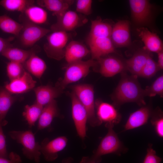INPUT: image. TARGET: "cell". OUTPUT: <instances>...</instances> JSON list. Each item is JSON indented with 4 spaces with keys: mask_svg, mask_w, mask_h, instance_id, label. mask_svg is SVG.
<instances>
[{
    "mask_svg": "<svg viewBox=\"0 0 163 163\" xmlns=\"http://www.w3.org/2000/svg\"><path fill=\"white\" fill-rule=\"evenodd\" d=\"M122 74L121 80L112 96L114 104L118 106L125 103L135 102L139 106L145 105L144 89L140 86L137 77L124 73Z\"/></svg>",
    "mask_w": 163,
    "mask_h": 163,
    "instance_id": "1",
    "label": "cell"
},
{
    "mask_svg": "<svg viewBox=\"0 0 163 163\" xmlns=\"http://www.w3.org/2000/svg\"><path fill=\"white\" fill-rule=\"evenodd\" d=\"M113 128L112 127L107 128V134L102 139L97 148L94 151L91 157L96 163L101 161V157L103 155L113 154L120 156L127 151V149L120 141Z\"/></svg>",
    "mask_w": 163,
    "mask_h": 163,
    "instance_id": "2",
    "label": "cell"
},
{
    "mask_svg": "<svg viewBox=\"0 0 163 163\" xmlns=\"http://www.w3.org/2000/svg\"><path fill=\"white\" fill-rule=\"evenodd\" d=\"M8 134L11 138L22 146L23 155L36 163L40 161V144L36 141L34 134L30 130H12Z\"/></svg>",
    "mask_w": 163,
    "mask_h": 163,
    "instance_id": "3",
    "label": "cell"
},
{
    "mask_svg": "<svg viewBox=\"0 0 163 163\" xmlns=\"http://www.w3.org/2000/svg\"><path fill=\"white\" fill-rule=\"evenodd\" d=\"M73 92L85 109L88 115V122L93 127L100 125L101 123L96 115L94 90L90 85H77L72 87Z\"/></svg>",
    "mask_w": 163,
    "mask_h": 163,
    "instance_id": "4",
    "label": "cell"
},
{
    "mask_svg": "<svg viewBox=\"0 0 163 163\" xmlns=\"http://www.w3.org/2000/svg\"><path fill=\"white\" fill-rule=\"evenodd\" d=\"M97 65V62L92 59L86 61L81 60L68 64L63 78L57 82L55 86L63 90L68 84L86 76L90 68Z\"/></svg>",
    "mask_w": 163,
    "mask_h": 163,
    "instance_id": "5",
    "label": "cell"
},
{
    "mask_svg": "<svg viewBox=\"0 0 163 163\" xmlns=\"http://www.w3.org/2000/svg\"><path fill=\"white\" fill-rule=\"evenodd\" d=\"M69 38L67 32L62 31H53L47 36L43 46L47 56L57 60L63 58Z\"/></svg>",
    "mask_w": 163,
    "mask_h": 163,
    "instance_id": "6",
    "label": "cell"
},
{
    "mask_svg": "<svg viewBox=\"0 0 163 163\" xmlns=\"http://www.w3.org/2000/svg\"><path fill=\"white\" fill-rule=\"evenodd\" d=\"M56 16V22L50 27L52 32H67L81 26L87 21L86 19L82 18L76 12L71 10H67Z\"/></svg>",
    "mask_w": 163,
    "mask_h": 163,
    "instance_id": "7",
    "label": "cell"
},
{
    "mask_svg": "<svg viewBox=\"0 0 163 163\" xmlns=\"http://www.w3.org/2000/svg\"><path fill=\"white\" fill-rule=\"evenodd\" d=\"M72 118L77 133L84 139L86 136L88 115L86 111L73 92L70 94Z\"/></svg>",
    "mask_w": 163,
    "mask_h": 163,
    "instance_id": "8",
    "label": "cell"
},
{
    "mask_svg": "<svg viewBox=\"0 0 163 163\" xmlns=\"http://www.w3.org/2000/svg\"><path fill=\"white\" fill-rule=\"evenodd\" d=\"M22 24L23 27L20 40L22 44L26 47L33 46L51 31L50 29L41 27L28 20L24 21Z\"/></svg>",
    "mask_w": 163,
    "mask_h": 163,
    "instance_id": "9",
    "label": "cell"
},
{
    "mask_svg": "<svg viewBox=\"0 0 163 163\" xmlns=\"http://www.w3.org/2000/svg\"><path fill=\"white\" fill-rule=\"evenodd\" d=\"M68 141L65 136L57 137L51 140L46 138L40 144L41 153L46 161H54L58 158V153L66 147Z\"/></svg>",
    "mask_w": 163,
    "mask_h": 163,
    "instance_id": "10",
    "label": "cell"
},
{
    "mask_svg": "<svg viewBox=\"0 0 163 163\" xmlns=\"http://www.w3.org/2000/svg\"><path fill=\"white\" fill-rule=\"evenodd\" d=\"M92 59L98 60L110 53L115 52L114 45L110 37L87 39Z\"/></svg>",
    "mask_w": 163,
    "mask_h": 163,
    "instance_id": "11",
    "label": "cell"
},
{
    "mask_svg": "<svg viewBox=\"0 0 163 163\" xmlns=\"http://www.w3.org/2000/svg\"><path fill=\"white\" fill-rule=\"evenodd\" d=\"M129 2L134 21L141 25L148 23L152 14V6L149 1L146 0H130Z\"/></svg>",
    "mask_w": 163,
    "mask_h": 163,
    "instance_id": "12",
    "label": "cell"
},
{
    "mask_svg": "<svg viewBox=\"0 0 163 163\" xmlns=\"http://www.w3.org/2000/svg\"><path fill=\"white\" fill-rule=\"evenodd\" d=\"M97 117L101 123H105V126L113 127L121 120V116L114 106L104 102L99 103L97 105Z\"/></svg>",
    "mask_w": 163,
    "mask_h": 163,
    "instance_id": "13",
    "label": "cell"
},
{
    "mask_svg": "<svg viewBox=\"0 0 163 163\" xmlns=\"http://www.w3.org/2000/svg\"><path fill=\"white\" fill-rule=\"evenodd\" d=\"M110 38L115 46H126L131 43L129 23L127 20L118 21L113 27Z\"/></svg>",
    "mask_w": 163,
    "mask_h": 163,
    "instance_id": "14",
    "label": "cell"
},
{
    "mask_svg": "<svg viewBox=\"0 0 163 163\" xmlns=\"http://www.w3.org/2000/svg\"><path fill=\"white\" fill-rule=\"evenodd\" d=\"M99 72L105 77H112L123 72L125 65L120 59L111 56L102 57L97 60Z\"/></svg>",
    "mask_w": 163,
    "mask_h": 163,
    "instance_id": "15",
    "label": "cell"
},
{
    "mask_svg": "<svg viewBox=\"0 0 163 163\" xmlns=\"http://www.w3.org/2000/svg\"><path fill=\"white\" fill-rule=\"evenodd\" d=\"M36 83L30 73L25 71L21 77L6 84L5 88L12 94H22L34 88Z\"/></svg>",
    "mask_w": 163,
    "mask_h": 163,
    "instance_id": "16",
    "label": "cell"
},
{
    "mask_svg": "<svg viewBox=\"0 0 163 163\" xmlns=\"http://www.w3.org/2000/svg\"><path fill=\"white\" fill-rule=\"evenodd\" d=\"M151 114V109L149 107L143 106L130 114L123 131L136 128L146 124Z\"/></svg>",
    "mask_w": 163,
    "mask_h": 163,
    "instance_id": "17",
    "label": "cell"
},
{
    "mask_svg": "<svg viewBox=\"0 0 163 163\" xmlns=\"http://www.w3.org/2000/svg\"><path fill=\"white\" fill-rule=\"evenodd\" d=\"M137 30L139 36L148 51L158 53L163 50L162 41L156 34L144 27L138 28Z\"/></svg>",
    "mask_w": 163,
    "mask_h": 163,
    "instance_id": "18",
    "label": "cell"
},
{
    "mask_svg": "<svg viewBox=\"0 0 163 163\" xmlns=\"http://www.w3.org/2000/svg\"><path fill=\"white\" fill-rule=\"evenodd\" d=\"M36 95V102L44 107L62 93L63 90L55 86L47 85L38 87L34 89Z\"/></svg>",
    "mask_w": 163,
    "mask_h": 163,
    "instance_id": "19",
    "label": "cell"
},
{
    "mask_svg": "<svg viewBox=\"0 0 163 163\" xmlns=\"http://www.w3.org/2000/svg\"><path fill=\"white\" fill-rule=\"evenodd\" d=\"M90 52L84 44L76 40H72L66 47L64 58L68 64H69L82 60Z\"/></svg>",
    "mask_w": 163,
    "mask_h": 163,
    "instance_id": "20",
    "label": "cell"
},
{
    "mask_svg": "<svg viewBox=\"0 0 163 163\" xmlns=\"http://www.w3.org/2000/svg\"><path fill=\"white\" fill-rule=\"evenodd\" d=\"M59 115L57 103L54 100L43 107L38 119V129L40 130L49 127L53 119Z\"/></svg>",
    "mask_w": 163,
    "mask_h": 163,
    "instance_id": "21",
    "label": "cell"
},
{
    "mask_svg": "<svg viewBox=\"0 0 163 163\" xmlns=\"http://www.w3.org/2000/svg\"><path fill=\"white\" fill-rule=\"evenodd\" d=\"M149 54L147 52L142 50L136 53L126 60L125 64L126 69L129 70L133 75L140 76Z\"/></svg>",
    "mask_w": 163,
    "mask_h": 163,
    "instance_id": "22",
    "label": "cell"
},
{
    "mask_svg": "<svg viewBox=\"0 0 163 163\" xmlns=\"http://www.w3.org/2000/svg\"><path fill=\"white\" fill-rule=\"evenodd\" d=\"M38 52V49H36L26 50L12 46L6 49L1 54L10 61L23 64L32 54Z\"/></svg>",
    "mask_w": 163,
    "mask_h": 163,
    "instance_id": "23",
    "label": "cell"
},
{
    "mask_svg": "<svg viewBox=\"0 0 163 163\" xmlns=\"http://www.w3.org/2000/svg\"><path fill=\"white\" fill-rule=\"evenodd\" d=\"M113 27L104 22L101 18L92 20L91 29L87 39L102 37H110Z\"/></svg>",
    "mask_w": 163,
    "mask_h": 163,
    "instance_id": "24",
    "label": "cell"
},
{
    "mask_svg": "<svg viewBox=\"0 0 163 163\" xmlns=\"http://www.w3.org/2000/svg\"><path fill=\"white\" fill-rule=\"evenodd\" d=\"M72 0H39L37 4L40 7L45 8L56 16L68 10L74 2Z\"/></svg>",
    "mask_w": 163,
    "mask_h": 163,
    "instance_id": "25",
    "label": "cell"
},
{
    "mask_svg": "<svg viewBox=\"0 0 163 163\" xmlns=\"http://www.w3.org/2000/svg\"><path fill=\"white\" fill-rule=\"evenodd\" d=\"M32 54L23 63L24 67L30 73L40 78L46 68L44 61L36 55Z\"/></svg>",
    "mask_w": 163,
    "mask_h": 163,
    "instance_id": "26",
    "label": "cell"
},
{
    "mask_svg": "<svg viewBox=\"0 0 163 163\" xmlns=\"http://www.w3.org/2000/svg\"><path fill=\"white\" fill-rule=\"evenodd\" d=\"M24 13L28 21L38 25L45 23L47 20L46 11L40 6L31 5L26 9Z\"/></svg>",
    "mask_w": 163,
    "mask_h": 163,
    "instance_id": "27",
    "label": "cell"
},
{
    "mask_svg": "<svg viewBox=\"0 0 163 163\" xmlns=\"http://www.w3.org/2000/svg\"><path fill=\"white\" fill-rule=\"evenodd\" d=\"M16 98L5 88L0 87V123H3L8 112Z\"/></svg>",
    "mask_w": 163,
    "mask_h": 163,
    "instance_id": "28",
    "label": "cell"
},
{
    "mask_svg": "<svg viewBox=\"0 0 163 163\" xmlns=\"http://www.w3.org/2000/svg\"><path fill=\"white\" fill-rule=\"evenodd\" d=\"M23 25L6 15L0 16V29L6 33L16 36L20 33Z\"/></svg>",
    "mask_w": 163,
    "mask_h": 163,
    "instance_id": "29",
    "label": "cell"
},
{
    "mask_svg": "<svg viewBox=\"0 0 163 163\" xmlns=\"http://www.w3.org/2000/svg\"><path fill=\"white\" fill-rule=\"evenodd\" d=\"M43 107L36 102L32 105H27L25 106L23 116L30 127L34 126L38 120Z\"/></svg>",
    "mask_w": 163,
    "mask_h": 163,
    "instance_id": "30",
    "label": "cell"
},
{
    "mask_svg": "<svg viewBox=\"0 0 163 163\" xmlns=\"http://www.w3.org/2000/svg\"><path fill=\"white\" fill-rule=\"evenodd\" d=\"M34 1L31 0H2L0 5L8 11H17L24 13L29 6L34 5Z\"/></svg>",
    "mask_w": 163,
    "mask_h": 163,
    "instance_id": "31",
    "label": "cell"
},
{
    "mask_svg": "<svg viewBox=\"0 0 163 163\" xmlns=\"http://www.w3.org/2000/svg\"><path fill=\"white\" fill-rule=\"evenodd\" d=\"M6 71L11 81L21 77L25 72L22 64L11 61L7 64Z\"/></svg>",
    "mask_w": 163,
    "mask_h": 163,
    "instance_id": "32",
    "label": "cell"
},
{
    "mask_svg": "<svg viewBox=\"0 0 163 163\" xmlns=\"http://www.w3.org/2000/svg\"><path fill=\"white\" fill-rule=\"evenodd\" d=\"M145 97H153L156 95L162 97L163 94V76L158 77L152 85L144 89Z\"/></svg>",
    "mask_w": 163,
    "mask_h": 163,
    "instance_id": "33",
    "label": "cell"
},
{
    "mask_svg": "<svg viewBox=\"0 0 163 163\" xmlns=\"http://www.w3.org/2000/svg\"><path fill=\"white\" fill-rule=\"evenodd\" d=\"M159 69L157 63L153 60L149 54L140 76L150 78L154 75Z\"/></svg>",
    "mask_w": 163,
    "mask_h": 163,
    "instance_id": "34",
    "label": "cell"
},
{
    "mask_svg": "<svg viewBox=\"0 0 163 163\" xmlns=\"http://www.w3.org/2000/svg\"><path fill=\"white\" fill-rule=\"evenodd\" d=\"M91 0H78L76 1V10L77 12L85 15L91 14L92 11Z\"/></svg>",
    "mask_w": 163,
    "mask_h": 163,
    "instance_id": "35",
    "label": "cell"
},
{
    "mask_svg": "<svg viewBox=\"0 0 163 163\" xmlns=\"http://www.w3.org/2000/svg\"><path fill=\"white\" fill-rule=\"evenodd\" d=\"M152 145L149 144L147 149L146 154L142 163H160L162 158L156 154L152 147Z\"/></svg>",
    "mask_w": 163,
    "mask_h": 163,
    "instance_id": "36",
    "label": "cell"
},
{
    "mask_svg": "<svg viewBox=\"0 0 163 163\" xmlns=\"http://www.w3.org/2000/svg\"><path fill=\"white\" fill-rule=\"evenodd\" d=\"M156 114L152 118L151 123L154 126L157 135L159 137H163V118L161 114Z\"/></svg>",
    "mask_w": 163,
    "mask_h": 163,
    "instance_id": "37",
    "label": "cell"
},
{
    "mask_svg": "<svg viewBox=\"0 0 163 163\" xmlns=\"http://www.w3.org/2000/svg\"><path fill=\"white\" fill-rule=\"evenodd\" d=\"M2 124L0 123V157L7 158L8 156L5 137L2 128Z\"/></svg>",
    "mask_w": 163,
    "mask_h": 163,
    "instance_id": "38",
    "label": "cell"
},
{
    "mask_svg": "<svg viewBox=\"0 0 163 163\" xmlns=\"http://www.w3.org/2000/svg\"><path fill=\"white\" fill-rule=\"evenodd\" d=\"M9 159L0 157V163H21L20 156L16 153L11 152L8 155Z\"/></svg>",
    "mask_w": 163,
    "mask_h": 163,
    "instance_id": "39",
    "label": "cell"
},
{
    "mask_svg": "<svg viewBox=\"0 0 163 163\" xmlns=\"http://www.w3.org/2000/svg\"><path fill=\"white\" fill-rule=\"evenodd\" d=\"M14 39V37H11L7 38H3L0 37V53H2L7 48L13 46L11 42Z\"/></svg>",
    "mask_w": 163,
    "mask_h": 163,
    "instance_id": "40",
    "label": "cell"
},
{
    "mask_svg": "<svg viewBox=\"0 0 163 163\" xmlns=\"http://www.w3.org/2000/svg\"><path fill=\"white\" fill-rule=\"evenodd\" d=\"M158 54V62L157 63L159 69L163 68V50L159 52Z\"/></svg>",
    "mask_w": 163,
    "mask_h": 163,
    "instance_id": "41",
    "label": "cell"
},
{
    "mask_svg": "<svg viewBox=\"0 0 163 163\" xmlns=\"http://www.w3.org/2000/svg\"><path fill=\"white\" fill-rule=\"evenodd\" d=\"M80 163H96L91 157L89 156L83 157Z\"/></svg>",
    "mask_w": 163,
    "mask_h": 163,
    "instance_id": "42",
    "label": "cell"
},
{
    "mask_svg": "<svg viewBox=\"0 0 163 163\" xmlns=\"http://www.w3.org/2000/svg\"><path fill=\"white\" fill-rule=\"evenodd\" d=\"M73 159L71 157H69L63 159L62 163H72Z\"/></svg>",
    "mask_w": 163,
    "mask_h": 163,
    "instance_id": "43",
    "label": "cell"
}]
</instances>
